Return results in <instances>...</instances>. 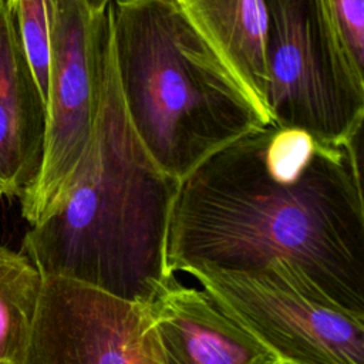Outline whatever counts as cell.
<instances>
[{
  "mask_svg": "<svg viewBox=\"0 0 364 364\" xmlns=\"http://www.w3.org/2000/svg\"><path fill=\"white\" fill-rule=\"evenodd\" d=\"M186 273L282 364H364V316L343 307L296 264Z\"/></svg>",
  "mask_w": 364,
  "mask_h": 364,
  "instance_id": "obj_5",
  "label": "cell"
},
{
  "mask_svg": "<svg viewBox=\"0 0 364 364\" xmlns=\"http://www.w3.org/2000/svg\"><path fill=\"white\" fill-rule=\"evenodd\" d=\"M148 309L165 364H282L209 293L176 277Z\"/></svg>",
  "mask_w": 364,
  "mask_h": 364,
  "instance_id": "obj_8",
  "label": "cell"
},
{
  "mask_svg": "<svg viewBox=\"0 0 364 364\" xmlns=\"http://www.w3.org/2000/svg\"><path fill=\"white\" fill-rule=\"evenodd\" d=\"M21 364H165L148 303L43 277Z\"/></svg>",
  "mask_w": 364,
  "mask_h": 364,
  "instance_id": "obj_7",
  "label": "cell"
},
{
  "mask_svg": "<svg viewBox=\"0 0 364 364\" xmlns=\"http://www.w3.org/2000/svg\"><path fill=\"white\" fill-rule=\"evenodd\" d=\"M57 0H7L21 44L46 101L50 47Z\"/></svg>",
  "mask_w": 364,
  "mask_h": 364,
  "instance_id": "obj_12",
  "label": "cell"
},
{
  "mask_svg": "<svg viewBox=\"0 0 364 364\" xmlns=\"http://www.w3.org/2000/svg\"><path fill=\"white\" fill-rule=\"evenodd\" d=\"M47 109L7 0H0V196L21 198L44 155Z\"/></svg>",
  "mask_w": 364,
  "mask_h": 364,
  "instance_id": "obj_9",
  "label": "cell"
},
{
  "mask_svg": "<svg viewBox=\"0 0 364 364\" xmlns=\"http://www.w3.org/2000/svg\"><path fill=\"white\" fill-rule=\"evenodd\" d=\"M109 6L92 14L81 0L55 3L43 164L20 198L21 216L30 226L61 195L90 145L111 47Z\"/></svg>",
  "mask_w": 364,
  "mask_h": 364,
  "instance_id": "obj_6",
  "label": "cell"
},
{
  "mask_svg": "<svg viewBox=\"0 0 364 364\" xmlns=\"http://www.w3.org/2000/svg\"><path fill=\"white\" fill-rule=\"evenodd\" d=\"M179 3L267 114L263 0H179Z\"/></svg>",
  "mask_w": 364,
  "mask_h": 364,
  "instance_id": "obj_10",
  "label": "cell"
},
{
  "mask_svg": "<svg viewBox=\"0 0 364 364\" xmlns=\"http://www.w3.org/2000/svg\"><path fill=\"white\" fill-rule=\"evenodd\" d=\"M178 189L128 121L109 47L90 145L61 195L24 235L23 253L43 277L149 303L175 279L168 239Z\"/></svg>",
  "mask_w": 364,
  "mask_h": 364,
  "instance_id": "obj_2",
  "label": "cell"
},
{
  "mask_svg": "<svg viewBox=\"0 0 364 364\" xmlns=\"http://www.w3.org/2000/svg\"><path fill=\"white\" fill-rule=\"evenodd\" d=\"M337 37L354 70L364 77V0H324Z\"/></svg>",
  "mask_w": 364,
  "mask_h": 364,
  "instance_id": "obj_13",
  "label": "cell"
},
{
  "mask_svg": "<svg viewBox=\"0 0 364 364\" xmlns=\"http://www.w3.org/2000/svg\"><path fill=\"white\" fill-rule=\"evenodd\" d=\"M41 287L30 259L0 245V364H21Z\"/></svg>",
  "mask_w": 364,
  "mask_h": 364,
  "instance_id": "obj_11",
  "label": "cell"
},
{
  "mask_svg": "<svg viewBox=\"0 0 364 364\" xmlns=\"http://www.w3.org/2000/svg\"><path fill=\"white\" fill-rule=\"evenodd\" d=\"M270 122L341 142L360 135L364 77L348 60L324 0H263Z\"/></svg>",
  "mask_w": 364,
  "mask_h": 364,
  "instance_id": "obj_4",
  "label": "cell"
},
{
  "mask_svg": "<svg viewBox=\"0 0 364 364\" xmlns=\"http://www.w3.org/2000/svg\"><path fill=\"white\" fill-rule=\"evenodd\" d=\"M358 136L318 139L269 122L216 151L179 182L168 267H300L364 316V196Z\"/></svg>",
  "mask_w": 364,
  "mask_h": 364,
  "instance_id": "obj_1",
  "label": "cell"
},
{
  "mask_svg": "<svg viewBox=\"0 0 364 364\" xmlns=\"http://www.w3.org/2000/svg\"><path fill=\"white\" fill-rule=\"evenodd\" d=\"M84 3V6L92 13V14H97V13H101L104 11L111 3L112 0H81Z\"/></svg>",
  "mask_w": 364,
  "mask_h": 364,
  "instance_id": "obj_14",
  "label": "cell"
},
{
  "mask_svg": "<svg viewBox=\"0 0 364 364\" xmlns=\"http://www.w3.org/2000/svg\"><path fill=\"white\" fill-rule=\"evenodd\" d=\"M111 53L128 121L179 182L216 151L270 122L179 0H115Z\"/></svg>",
  "mask_w": 364,
  "mask_h": 364,
  "instance_id": "obj_3",
  "label": "cell"
}]
</instances>
